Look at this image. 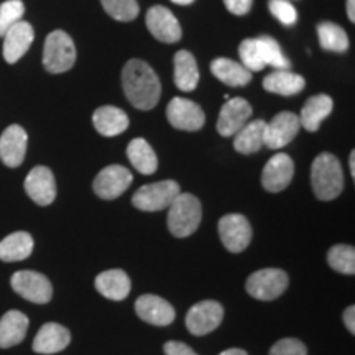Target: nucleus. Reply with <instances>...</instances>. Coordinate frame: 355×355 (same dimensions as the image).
I'll return each instance as SVG.
<instances>
[{
    "label": "nucleus",
    "instance_id": "21",
    "mask_svg": "<svg viewBox=\"0 0 355 355\" xmlns=\"http://www.w3.org/2000/svg\"><path fill=\"white\" fill-rule=\"evenodd\" d=\"M332 107H334V102H332V99L327 94H318L309 97L304 102L301 114L298 115L301 127L308 132H318L324 119L329 117Z\"/></svg>",
    "mask_w": 355,
    "mask_h": 355
},
{
    "label": "nucleus",
    "instance_id": "15",
    "mask_svg": "<svg viewBox=\"0 0 355 355\" xmlns=\"http://www.w3.org/2000/svg\"><path fill=\"white\" fill-rule=\"evenodd\" d=\"M146 28L158 42L176 43L181 40V25L171 10L155 6L146 13Z\"/></svg>",
    "mask_w": 355,
    "mask_h": 355
},
{
    "label": "nucleus",
    "instance_id": "10",
    "mask_svg": "<svg viewBox=\"0 0 355 355\" xmlns=\"http://www.w3.org/2000/svg\"><path fill=\"white\" fill-rule=\"evenodd\" d=\"M224 318V308L217 301H201L186 314V327L191 334L206 336L220 326Z\"/></svg>",
    "mask_w": 355,
    "mask_h": 355
},
{
    "label": "nucleus",
    "instance_id": "25",
    "mask_svg": "<svg viewBox=\"0 0 355 355\" xmlns=\"http://www.w3.org/2000/svg\"><path fill=\"white\" fill-rule=\"evenodd\" d=\"M211 73L220 83L230 87H242L252 81V73L242 63L229 60V58H217L211 63Z\"/></svg>",
    "mask_w": 355,
    "mask_h": 355
},
{
    "label": "nucleus",
    "instance_id": "23",
    "mask_svg": "<svg viewBox=\"0 0 355 355\" xmlns=\"http://www.w3.org/2000/svg\"><path fill=\"white\" fill-rule=\"evenodd\" d=\"M96 130L104 137L121 135L128 128V117L122 109L114 105H102L92 115Z\"/></svg>",
    "mask_w": 355,
    "mask_h": 355
},
{
    "label": "nucleus",
    "instance_id": "2",
    "mask_svg": "<svg viewBox=\"0 0 355 355\" xmlns=\"http://www.w3.org/2000/svg\"><path fill=\"white\" fill-rule=\"evenodd\" d=\"M311 184L319 201H332L343 193L344 173L334 155L321 153L314 158L311 168Z\"/></svg>",
    "mask_w": 355,
    "mask_h": 355
},
{
    "label": "nucleus",
    "instance_id": "31",
    "mask_svg": "<svg viewBox=\"0 0 355 355\" xmlns=\"http://www.w3.org/2000/svg\"><path fill=\"white\" fill-rule=\"evenodd\" d=\"M318 37L319 44L327 51L344 53L349 50V37L343 26L324 21L318 25Z\"/></svg>",
    "mask_w": 355,
    "mask_h": 355
},
{
    "label": "nucleus",
    "instance_id": "13",
    "mask_svg": "<svg viewBox=\"0 0 355 355\" xmlns=\"http://www.w3.org/2000/svg\"><path fill=\"white\" fill-rule=\"evenodd\" d=\"M295 175V163L290 155L277 153L266 162L261 171V184L268 193H279L290 186Z\"/></svg>",
    "mask_w": 355,
    "mask_h": 355
},
{
    "label": "nucleus",
    "instance_id": "34",
    "mask_svg": "<svg viewBox=\"0 0 355 355\" xmlns=\"http://www.w3.org/2000/svg\"><path fill=\"white\" fill-rule=\"evenodd\" d=\"M101 3L104 10L119 21H132L140 12L137 0H101Z\"/></svg>",
    "mask_w": 355,
    "mask_h": 355
},
{
    "label": "nucleus",
    "instance_id": "4",
    "mask_svg": "<svg viewBox=\"0 0 355 355\" xmlns=\"http://www.w3.org/2000/svg\"><path fill=\"white\" fill-rule=\"evenodd\" d=\"M76 63V46L73 38L63 30H56L46 37L43 50V66L48 73H66Z\"/></svg>",
    "mask_w": 355,
    "mask_h": 355
},
{
    "label": "nucleus",
    "instance_id": "35",
    "mask_svg": "<svg viewBox=\"0 0 355 355\" xmlns=\"http://www.w3.org/2000/svg\"><path fill=\"white\" fill-rule=\"evenodd\" d=\"M25 13L21 0H7L0 6V37H3L13 25L19 24Z\"/></svg>",
    "mask_w": 355,
    "mask_h": 355
},
{
    "label": "nucleus",
    "instance_id": "39",
    "mask_svg": "<svg viewBox=\"0 0 355 355\" xmlns=\"http://www.w3.org/2000/svg\"><path fill=\"white\" fill-rule=\"evenodd\" d=\"M224 6L234 15H247L254 6V0H224Z\"/></svg>",
    "mask_w": 355,
    "mask_h": 355
},
{
    "label": "nucleus",
    "instance_id": "29",
    "mask_svg": "<svg viewBox=\"0 0 355 355\" xmlns=\"http://www.w3.org/2000/svg\"><path fill=\"white\" fill-rule=\"evenodd\" d=\"M127 157L132 166L141 175H153L158 168V158L152 145L145 139H133L127 146Z\"/></svg>",
    "mask_w": 355,
    "mask_h": 355
},
{
    "label": "nucleus",
    "instance_id": "11",
    "mask_svg": "<svg viewBox=\"0 0 355 355\" xmlns=\"http://www.w3.org/2000/svg\"><path fill=\"white\" fill-rule=\"evenodd\" d=\"M301 128L300 117L293 112H279L265 125L263 145L272 150H279L296 139Z\"/></svg>",
    "mask_w": 355,
    "mask_h": 355
},
{
    "label": "nucleus",
    "instance_id": "30",
    "mask_svg": "<svg viewBox=\"0 0 355 355\" xmlns=\"http://www.w3.org/2000/svg\"><path fill=\"white\" fill-rule=\"evenodd\" d=\"M33 252V237L28 232H13L0 242V260L20 261Z\"/></svg>",
    "mask_w": 355,
    "mask_h": 355
},
{
    "label": "nucleus",
    "instance_id": "20",
    "mask_svg": "<svg viewBox=\"0 0 355 355\" xmlns=\"http://www.w3.org/2000/svg\"><path fill=\"white\" fill-rule=\"evenodd\" d=\"M71 334L64 326L56 322L43 324L33 340V350L37 354H56L68 347Z\"/></svg>",
    "mask_w": 355,
    "mask_h": 355
},
{
    "label": "nucleus",
    "instance_id": "3",
    "mask_svg": "<svg viewBox=\"0 0 355 355\" xmlns=\"http://www.w3.org/2000/svg\"><path fill=\"white\" fill-rule=\"evenodd\" d=\"M202 206L196 196L189 193H180L171 206L168 207V229L178 239L189 237L201 224Z\"/></svg>",
    "mask_w": 355,
    "mask_h": 355
},
{
    "label": "nucleus",
    "instance_id": "36",
    "mask_svg": "<svg viewBox=\"0 0 355 355\" xmlns=\"http://www.w3.org/2000/svg\"><path fill=\"white\" fill-rule=\"evenodd\" d=\"M239 56H241L242 64L254 73V71H261L265 68L263 60H261V53L257 43V38H247L243 40L239 46Z\"/></svg>",
    "mask_w": 355,
    "mask_h": 355
},
{
    "label": "nucleus",
    "instance_id": "26",
    "mask_svg": "<svg viewBox=\"0 0 355 355\" xmlns=\"http://www.w3.org/2000/svg\"><path fill=\"white\" fill-rule=\"evenodd\" d=\"M175 84L180 91L191 92L199 84V68L196 58L188 50H180L175 55Z\"/></svg>",
    "mask_w": 355,
    "mask_h": 355
},
{
    "label": "nucleus",
    "instance_id": "19",
    "mask_svg": "<svg viewBox=\"0 0 355 355\" xmlns=\"http://www.w3.org/2000/svg\"><path fill=\"white\" fill-rule=\"evenodd\" d=\"M35 38L33 26L28 21L20 20L19 24L12 26L8 32L3 35V60L8 64L17 63L21 56L28 51Z\"/></svg>",
    "mask_w": 355,
    "mask_h": 355
},
{
    "label": "nucleus",
    "instance_id": "22",
    "mask_svg": "<svg viewBox=\"0 0 355 355\" xmlns=\"http://www.w3.org/2000/svg\"><path fill=\"white\" fill-rule=\"evenodd\" d=\"M130 278L123 270H107V272H102L96 277V290L107 300H125L130 293Z\"/></svg>",
    "mask_w": 355,
    "mask_h": 355
},
{
    "label": "nucleus",
    "instance_id": "16",
    "mask_svg": "<svg viewBox=\"0 0 355 355\" xmlns=\"http://www.w3.org/2000/svg\"><path fill=\"white\" fill-rule=\"evenodd\" d=\"M25 191L38 206H50L56 198V181L50 168L35 166L26 176Z\"/></svg>",
    "mask_w": 355,
    "mask_h": 355
},
{
    "label": "nucleus",
    "instance_id": "24",
    "mask_svg": "<svg viewBox=\"0 0 355 355\" xmlns=\"http://www.w3.org/2000/svg\"><path fill=\"white\" fill-rule=\"evenodd\" d=\"M28 331V318L20 311H8L0 319V349L20 344Z\"/></svg>",
    "mask_w": 355,
    "mask_h": 355
},
{
    "label": "nucleus",
    "instance_id": "44",
    "mask_svg": "<svg viewBox=\"0 0 355 355\" xmlns=\"http://www.w3.org/2000/svg\"><path fill=\"white\" fill-rule=\"evenodd\" d=\"M349 166H350V175H352V178H355V152H354V150H352V152H350Z\"/></svg>",
    "mask_w": 355,
    "mask_h": 355
},
{
    "label": "nucleus",
    "instance_id": "43",
    "mask_svg": "<svg viewBox=\"0 0 355 355\" xmlns=\"http://www.w3.org/2000/svg\"><path fill=\"white\" fill-rule=\"evenodd\" d=\"M219 355H248V354L242 349H227L224 350V352H220Z\"/></svg>",
    "mask_w": 355,
    "mask_h": 355
},
{
    "label": "nucleus",
    "instance_id": "18",
    "mask_svg": "<svg viewBox=\"0 0 355 355\" xmlns=\"http://www.w3.org/2000/svg\"><path fill=\"white\" fill-rule=\"evenodd\" d=\"M28 137L20 125H10L0 137V159L8 168H17L24 163Z\"/></svg>",
    "mask_w": 355,
    "mask_h": 355
},
{
    "label": "nucleus",
    "instance_id": "27",
    "mask_svg": "<svg viewBox=\"0 0 355 355\" xmlns=\"http://www.w3.org/2000/svg\"><path fill=\"white\" fill-rule=\"evenodd\" d=\"M306 86V81L300 74L291 73L290 69H275L263 79L265 91L279 96H295L300 94Z\"/></svg>",
    "mask_w": 355,
    "mask_h": 355
},
{
    "label": "nucleus",
    "instance_id": "8",
    "mask_svg": "<svg viewBox=\"0 0 355 355\" xmlns=\"http://www.w3.org/2000/svg\"><path fill=\"white\" fill-rule=\"evenodd\" d=\"M219 235L229 252L241 254L252 242V225L245 216L227 214L219 220Z\"/></svg>",
    "mask_w": 355,
    "mask_h": 355
},
{
    "label": "nucleus",
    "instance_id": "14",
    "mask_svg": "<svg viewBox=\"0 0 355 355\" xmlns=\"http://www.w3.org/2000/svg\"><path fill=\"white\" fill-rule=\"evenodd\" d=\"M252 117V105L242 97H234L222 105L216 128L222 137H234Z\"/></svg>",
    "mask_w": 355,
    "mask_h": 355
},
{
    "label": "nucleus",
    "instance_id": "1",
    "mask_svg": "<svg viewBox=\"0 0 355 355\" xmlns=\"http://www.w3.org/2000/svg\"><path fill=\"white\" fill-rule=\"evenodd\" d=\"M122 86L133 107L150 110L162 97V83L150 64L141 60H130L122 71Z\"/></svg>",
    "mask_w": 355,
    "mask_h": 355
},
{
    "label": "nucleus",
    "instance_id": "7",
    "mask_svg": "<svg viewBox=\"0 0 355 355\" xmlns=\"http://www.w3.org/2000/svg\"><path fill=\"white\" fill-rule=\"evenodd\" d=\"M10 283L13 291L30 303L44 304L53 298L50 279L42 273L32 272V270H21V272L13 273Z\"/></svg>",
    "mask_w": 355,
    "mask_h": 355
},
{
    "label": "nucleus",
    "instance_id": "28",
    "mask_svg": "<svg viewBox=\"0 0 355 355\" xmlns=\"http://www.w3.org/2000/svg\"><path fill=\"white\" fill-rule=\"evenodd\" d=\"M266 122L261 121H248L241 130L234 135V148L242 155H252L260 152L263 146Z\"/></svg>",
    "mask_w": 355,
    "mask_h": 355
},
{
    "label": "nucleus",
    "instance_id": "17",
    "mask_svg": "<svg viewBox=\"0 0 355 355\" xmlns=\"http://www.w3.org/2000/svg\"><path fill=\"white\" fill-rule=\"evenodd\" d=\"M135 311L141 321L159 327L170 326L176 318L175 308L157 295H141L135 301Z\"/></svg>",
    "mask_w": 355,
    "mask_h": 355
},
{
    "label": "nucleus",
    "instance_id": "42",
    "mask_svg": "<svg viewBox=\"0 0 355 355\" xmlns=\"http://www.w3.org/2000/svg\"><path fill=\"white\" fill-rule=\"evenodd\" d=\"M347 17L350 21H355V0H347Z\"/></svg>",
    "mask_w": 355,
    "mask_h": 355
},
{
    "label": "nucleus",
    "instance_id": "41",
    "mask_svg": "<svg viewBox=\"0 0 355 355\" xmlns=\"http://www.w3.org/2000/svg\"><path fill=\"white\" fill-rule=\"evenodd\" d=\"M344 324L350 334H355V306H349V308L344 311Z\"/></svg>",
    "mask_w": 355,
    "mask_h": 355
},
{
    "label": "nucleus",
    "instance_id": "38",
    "mask_svg": "<svg viewBox=\"0 0 355 355\" xmlns=\"http://www.w3.org/2000/svg\"><path fill=\"white\" fill-rule=\"evenodd\" d=\"M268 355H308V349L306 345L298 339H282L270 349Z\"/></svg>",
    "mask_w": 355,
    "mask_h": 355
},
{
    "label": "nucleus",
    "instance_id": "6",
    "mask_svg": "<svg viewBox=\"0 0 355 355\" xmlns=\"http://www.w3.org/2000/svg\"><path fill=\"white\" fill-rule=\"evenodd\" d=\"M247 293L260 301L279 298L288 288V275L279 268H263L252 273L245 283Z\"/></svg>",
    "mask_w": 355,
    "mask_h": 355
},
{
    "label": "nucleus",
    "instance_id": "32",
    "mask_svg": "<svg viewBox=\"0 0 355 355\" xmlns=\"http://www.w3.org/2000/svg\"><path fill=\"white\" fill-rule=\"evenodd\" d=\"M257 43H259L261 60H263L265 66H272L275 69H290V60L283 55L282 46L277 40L272 37H260L257 38Z\"/></svg>",
    "mask_w": 355,
    "mask_h": 355
},
{
    "label": "nucleus",
    "instance_id": "45",
    "mask_svg": "<svg viewBox=\"0 0 355 355\" xmlns=\"http://www.w3.org/2000/svg\"><path fill=\"white\" fill-rule=\"evenodd\" d=\"M173 3H178V6H191L194 0H171Z\"/></svg>",
    "mask_w": 355,
    "mask_h": 355
},
{
    "label": "nucleus",
    "instance_id": "33",
    "mask_svg": "<svg viewBox=\"0 0 355 355\" xmlns=\"http://www.w3.org/2000/svg\"><path fill=\"white\" fill-rule=\"evenodd\" d=\"M327 263L332 270L343 275L355 273V248L352 245H334L327 254Z\"/></svg>",
    "mask_w": 355,
    "mask_h": 355
},
{
    "label": "nucleus",
    "instance_id": "5",
    "mask_svg": "<svg viewBox=\"0 0 355 355\" xmlns=\"http://www.w3.org/2000/svg\"><path fill=\"white\" fill-rule=\"evenodd\" d=\"M180 193L181 188L176 181H158V183L141 186V188L133 194L132 202L133 206L140 211L158 212L168 209Z\"/></svg>",
    "mask_w": 355,
    "mask_h": 355
},
{
    "label": "nucleus",
    "instance_id": "12",
    "mask_svg": "<svg viewBox=\"0 0 355 355\" xmlns=\"http://www.w3.org/2000/svg\"><path fill=\"white\" fill-rule=\"evenodd\" d=\"M133 176L132 173L121 165L105 166L104 170L99 171V175L94 180V193L102 199H117L122 196L132 184Z\"/></svg>",
    "mask_w": 355,
    "mask_h": 355
},
{
    "label": "nucleus",
    "instance_id": "9",
    "mask_svg": "<svg viewBox=\"0 0 355 355\" xmlns=\"http://www.w3.org/2000/svg\"><path fill=\"white\" fill-rule=\"evenodd\" d=\"M166 117L173 127L186 132H196L202 128L206 122V115L201 105L184 97H175L170 101L166 107Z\"/></svg>",
    "mask_w": 355,
    "mask_h": 355
},
{
    "label": "nucleus",
    "instance_id": "37",
    "mask_svg": "<svg viewBox=\"0 0 355 355\" xmlns=\"http://www.w3.org/2000/svg\"><path fill=\"white\" fill-rule=\"evenodd\" d=\"M268 10L275 19L286 26L295 25L298 21V10H296L290 0H270Z\"/></svg>",
    "mask_w": 355,
    "mask_h": 355
},
{
    "label": "nucleus",
    "instance_id": "40",
    "mask_svg": "<svg viewBox=\"0 0 355 355\" xmlns=\"http://www.w3.org/2000/svg\"><path fill=\"white\" fill-rule=\"evenodd\" d=\"M165 355H198L189 345L184 343H178V340H170L165 344Z\"/></svg>",
    "mask_w": 355,
    "mask_h": 355
}]
</instances>
